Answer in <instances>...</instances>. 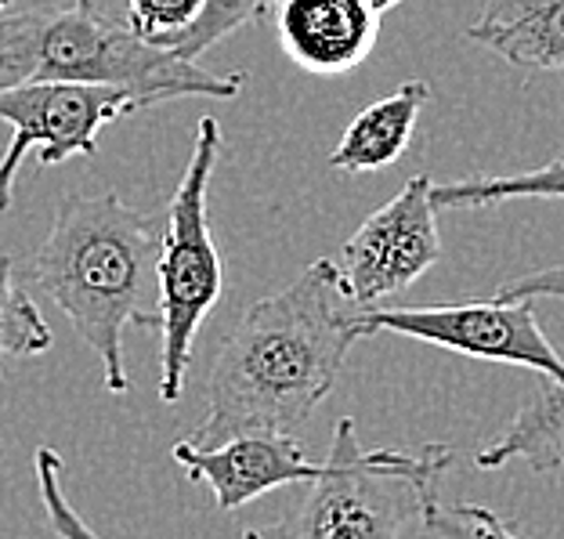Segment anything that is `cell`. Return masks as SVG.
<instances>
[{
    "label": "cell",
    "mask_w": 564,
    "mask_h": 539,
    "mask_svg": "<svg viewBox=\"0 0 564 539\" xmlns=\"http://www.w3.org/2000/svg\"><path fill=\"white\" fill-rule=\"evenodd\" d=\"M217 160H221V123L203 117L196 123L192 160L163 214V242L156 261L163 402L182 399L196 337L225 293L221 250L210 233V174Z\"/></svg>",
    "instance_id": "obj_5"
},
{
    "label": "cell",
    "mask_w": 564,
    "mask_h": 539,
    "mask_svg": "<svg viewBox=\"0 0 564 539\" xmlns=\"http://www.w3.org/2000/svg\"><path fill=\"white\" fill-rule=\"evenodd\" d=\"M4 11H8V8H4V4H0V15H4Z\"/></svg>",
    "instance_id": "obj_23"
},
{
    "label": "cell",
    "mask_w": 564,
    "mask_h": 539,
    "mask_svg": "<svg viewBox=\"0 0 564 539\" xmlns=\"http://www.w3.org/2000/svg\"><path fill=\"white\" fill-rule=\"evenodd\" d=\"M247 76L210 73L177 58L91 0L0 15V91L22 84H123L152 101L236 98Z\"/></svg>",
    "instance_id": "obj_3"
},
{
    "label": "cell",
    "mask_w": 564,
    "mask_h": 539,
    "mask_svg": "<svg viewBox=\"0 0 564 539\" xmlns=\"http://www.w3.org/2000/svg\"><path fill=\"white\" fill-rule=\"evenodd\" d=\"M499 301H540V298H554L564 301V261L550 265V268H535V272H524L507 279L503 287L496 290Z\"/></svg>",
    "instance_id": "obj_20"
},
{
    "label": "cell",
    "mask_w": 564,
    "mask_h": 539,
    "mask_svg": "<svg viewBox=\"0 0 564 539\" xmlns=\"http://www.w3.org/2000/svg\"><path fill=\"white\" fill-rule=\"evenodd\" d=\"M431 200L438 211H489L514 200H564V157L521 174L464 177V182H434Z\"/></svg>",
    "instance_id": "obj_14"
},
{
    "label": "cell",
    "mask_w": 564,
    "mask_h": 539,
    "mask_svg": "<svg viewBox=\"0 0 564 539\" xmlns=\"http://www.w3.org/2000/svg\"><path fill=\"white\" fill-rule=\"evenodd\" d=\"M514 460L535 474H557L564 467V380H543L510 417L503 434L478 449L474 464L496 471Z\"/></svg>",
    "instance_id": "obj_13"
},
{
    "label": "cell",
    "mask_w": 564,
    "mask_h": 539,
    "mask_svg": "<svg viewBox=\"0 0 564 539\" xmlns=\"http://www.w3.org/2000/svg\"><path fill=\"white\" fill-rule=\"evenodd\" d=\"M0 4H4V8H11V4H15V0H0Z\"/></svg>",
    "instance_id": "obj_22"
},
{
    "label": "cell",
    "mask_w": 564,
    "mask_h": 539,
    "mask_svg": "<svg viewBox=\"0 0 564 539\" xmlns=\"http://www.w3.org/2000/svg\"><path fill=\"white\" fill-rule=\"evenodd\" d=\"M123 8H127V25H131L141 41L171 47L203 15L207 0H123Z\"/></svg>",
    "instance_id": "obj_18"
},
{
    "label": "cell",
    "mask_w": 564,
    "mask_h": 539,
    "mask_svg": "<svg viewBox=\"0 0 564 539\" xmlns=\"http://www.w3.org/2000/svg\"><path fill=\"white\" fill-rule=\"evenodd\" d=\"M358 333H399L431 348L532 369L546 380H564V358L535 323V301H467L431 308H362Z\"/></svg>",
    "instance_id": "obj_7"
},
{
    "label": "cell",
    "mask_w": 564,
    "mask_h": 539,
    "mask_svg": "<svg viewBox=\"0 0 564 539\" xmlns=\"http://www.w3.org/2000/svg\"><path fill=\"white\" fill-rule=\"evenodd\" d=\"M160 242L163 214L134 211L117 192L66 196L30 261L41 293L98 355L109 395L131 391L123 358L127 326H160Z\"/></svg>",
    "instance_id": "obj_2"
},
{
    "label": "cell",
    "mask_w": 564,
    "mask_h": 539,
    "mask_svg": "<svg viewBox=\"0 0 564 539\" xmlns=\"http://www.w3.org/2000/svg\"><path fill=\"white\" fill-rule=\"evenodd\" d=\"M337 261L318 258L272 298L250 304L217 348L207 417L192 442L214 445L242 431L297 434L344 374L362 333Z\"/></svg>",
    "instance_id": "obj_1"
},
{
    "label": "cell",
    "mask_w": 564,
    "mask_h": 539,
    "mask_svg": "<svg viewBox=\"0 0 564 539\" xmlns=\"http://www.w3.org/2000/svg\"><path fill=\"white\" fill-rule=\"evenodd\" d=\"M171 456L188 474V482L210 489L221 515H236L250 499L293 482H315L323 474V460H312L293 434L279 431H242L214 445L182 439L174 442Z\"/></svg>",
    "instance_id": "obj_9"
},
{
    "label": "cell",
    "mask_w": 564,
    "mask_h": 539,
    "mask_svg": "<svg viewBox=\"0 0 564 539\" xmlns=\"http://www.w3.org/2000/svg\"><path fill=\"white\" fill-rule=\"evenodd\" d=\"M369 4H373V11H377V15H383V11L399 8V4H402V0H369Z\"/></svg>",
    "instance_id": "obj_21"
},
{
    "label": "cell",
    "mask_w": 564,
    "mask_h": 539,
    "mask_svg": "<svg viewBox=\"0 0 564 539\" xmlns=\"http://www.w3.org/2000/svg\"><path fill=\"white\" fill-rule=\"evenodd\" d=\"M149 106L156 101L123 84H22L0 91V120L11 127L0 157V214L15 203V177L30 152L36 166L95 157L98 134L109 123Z\"/></svg>",
    "instance_id": "obj_6"
},
{
    "label": "cell",
    "mask_w": 564,
    "mask_h": 539,
    "mask_svg": "<svg viewBox=\"0 0 564 539\" xmlns=\"http://www.w3.org/2000/svg\"><path fill=\"white\" fill-rule=\"evenodd\" d=\"M427 80H405L399 91L377 98L340 134L337 149L329 152V166L340 174H369L391 166L413 141L420 112L427 109Z\"/></svg>",
    "instance_id": "obj_12"
},
{
    "label": "cell",
    "mask_w": 564,
    "mask_h": 539,
    "mask_svg": "<svg viewBox=\"0 0 564 539\" xmlns=\"http://www.w3.org/2000/svg\"><path fill=\"white\" fill-rule=\"evenodd\" d=\"M467 41L514 69L557 73L564 69V0H481Z\"/></svg>",
    "instance_id": "obj_11"
},
{
    "label": "cell",
    "mask_w": 564,
    "mask_h": 539,
    "mask_svg": "<svg viewBox=\"0 0 564 539\" xmlns=\"http://www.w3.org/2000/svg\"><path fill=\"white\" fill-rule=\"evenodd\" d=\"M36 493H41V504H44V515L51 532L58 539H101L91 525L84 521V515L69 504L66 489H62V456L58 449L41 445L36 449Z\"/></svg>",
    "instance_id": "obj_17"
},
{
    "label": "cell",
    "mask_w": 564,
    "mask_h": 539,
    "mask_svg": "<svg viewBox=\"0 0 564 539\" xmlns=\"http://www.w3.org/2000/svg\"><path fill=\"white\" fill-rule=\"evenodd\" d=\"M51 344L55 337H51L41 308L15 279V258L0 250V384H4V358L44 355Z\"/></svg>",
    "instance_id": "obj_15"
},
{
    "label": "cell",
    "mask_w": 564,
    "mask_h": 539,
    "mask_svg": "<svg viewBox=\"0 0 564 539\" xmlns=\"http://www.w3.org/2000/svg\"><path fill=\"white\" fill-rule=\"evenodd\" d=\"M456 456L442 442L420 453L366 449L355 420L340 417L323 474L279 521L247 529L242 539H402L442 499V478Z\"/></svg>",
    "instance_id": "obj_4"
},
{
    "label": "cell",
    "mask_w": 564,
    "mask_h": 539,
    "mask_svg": "<svg viewBox=\"0 0 564 539\" xmlns=\"http://www.w3.org/2000/svg\"><path fill=\"white\" fill-rule=\"evenodd\" d=\"M423 529L431 539H521L496 510L481 504H445V499L427 510Z\"/></svg>",
    "instance_id": "obj_19"
},
{
    "label": "cell",
    "mask_w": 564,
    "mask_h": 539,
    "mask_svg": "<svg viewBox=\"0 0 564 539\" xmlns=\"http://www.w3.org/2000/svg\"><path fill=\"white\" fill-rule=\"evenodd\" d=\"M272 4L275 0H207L203 15L192 22L166 51H174V55L185 62H199L217 41L232 36L236 30H242V25L264 19L268 11H272Z\"/></svg>",
    "instance_id": "obj_16"
},
{
    "label": "cell",
    "mask_w": 564,
    "mask_h": 539,
    "mask_svg": "<svg viewBox=\"0 0 564 539\" xmlns=\"http://www.w3.org/2000/svg\"><path fill=\"white\" fill-rule=\"evenodd\" d=\"M434 182L413 174L399 196L383 203L358 225L340 250V282L358 308H373L391 293L409 290L442 261L438 207L431 200Z\"/></svg>",
    "instance_id": "obj_8"
},
{
    "label": "cell",
    "mask_w": 564,
    "mask_h": 539,
    "mask_svg": "<svg viewBox=\"0 0 564 539\" xmlns=\"http://www.w3.org/2000/svg\"><path fill=\"white\" fill-rule=\"evenodd\" d=\"M272 15L286 58L315 76L358 69L380 33L369 0H275Z\"/></svg>",
    "instance_id": "obj_10"
}]
</instances>
